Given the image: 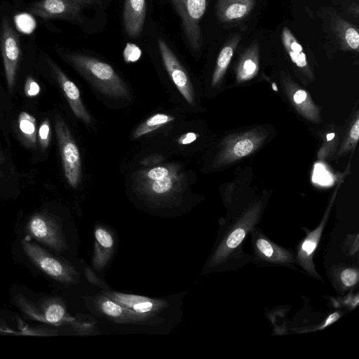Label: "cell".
Returning a JSON list of instances; mask_svg holds the SVG:
<instances>
[{"label": "cell", "mask_w": 359, "mask_h": 359, "mask_svg": "<svg viewBox=\"0 0 359 359\" xmlns=\"http://www.w3.org/2000/svg\"><path fill=\"white\" fill-rule=\"evenodd\" d=\"M133 180L138 194L159 205L177 203L185 189V175L177 164L139 170Z\"/></svg>", "instance_id": "obj_1"}, {"label": "cell", "mask_w": 359, "mask_h": 359, "mask_svg": "<svg viewBox=\"0 0 359 359\" xmlns=\"http://www.w3.org/2000/svg\"><path fill=\"white\" fill-rule=\"evenodd\" d=\"M60 55L102 94L117 99L130 98L128 86L110 65L78 53L62 52Z\"/></svg>", "instance_id": "obj_2"}, {"label": "cell", "mask_w": 359, "mask_h": 359, "mask_svg": "<svg viewBox=\"0 0 359 359\" xmlns=\"http://www.w3.org/2000/svg\"><path fill=\"white\" fill-rule=\"evenodd\" d=\"M15 301L18 308L32 320L54 325L70 323L80 334L97 332L96 327L92 323L83 322L70 316L65 303L59 298L48 297L33 302L24 296L17 295Z\"/></svg>", "instance_id": "obj_3"}, {"label": "cell", "mask_w": 359, "mask_h": 359, "mask_svg": "<svg viewBox=\"0 0 359 359\" xmlns=\"http://www.w3.org/2000/svg\"><path fill=\"white\" fill-rule=\"evenodd\" d=\"M259 212V205L252 207L225 230L217 246L210 257L205 270L215 269L230 261V258L236 254L248 231L257 222Z\"/></svg>", "instance_id": "obj_4"}, {"label": "cell", "mask_w": 359, "mask_h": 359, "mask_svg": "<svg viewBox=\"0 0 359 359\" xmlns=\"http://www.w3.org/2000/svg\"><path fill=\"white\" fill-rule=\"evenodd\" d=\"M21 245L34 265L54 280L64 284H75L79 281V273L67 262L54 257L27 239L21 241Z\"/></svg>", "instance_id": "obj_5"}, {"label": "cell", "mask_w": 359, "mask_h": 359, "mask_svg": "<svg viewBox=\"0 0 359 359\" xmlns=\"http://www.w3.org/2000/svg\"><path fill=\"white\" fill-rule=\"evenodd\" d=\"M85 273L91 283L100 288L103 295L135 313L157 316L168 306L165 300L113 290L90 268H86Z\"/></svg>", "instance_id": "obj_6"}, {"label": "cell", "mask_w": 359, "mask_h": 359, "mask_svg": "<svg viewBox=\"0 0 359 359\" xmlns=\"http://www.w3.org/2000/svg\"><path fill=\"white\" fill-rule=\"evenodd\" d=\"M55 128L65 176L69 184L76 188L82 176L81 158L70 130L58 114L55 116Z\"/></svg>", "instance_id": "obj_7"}, {"label": "cell", "mask_w": 359, "mask_h": 359, "mask_svg": "<svg viewBox=\"0 0 359 359\" xmlns=\"http://www.w3.org/2000/svg\"><path fill=\"white\" fill-rule=\"evenodd\" d=\"M179 14L190 48L198 51L203 43L200 22L207 8V0H170Z\"/></svg>", "instance_id": "obj_8"}, {"label": "cell", "mask_w": 359, "mask_h": 359, "mask_svg": "<svg viewBox=\"0 0 359 359\" xmlns=\"http://www.w3.org/2000/svg\"><path fill=\"white\" fill-rule=\"evenodd\" d=\"M102 0H39L29 10L43 19H78L84 9L102 4Z\"/></svg>", "instance_id": "obj_9"}, {"label": "cell", "mask_w": 359, "mask_h": 359, "mask_svg": "<svg viewBox=\"0 0 359 359\" xmlns=\"http://www.w3.org/2000/svg\"><path fill=\"white\" fill-rule=\"evenodd\" d=\"M26 229L33 238L56 251L60 252L67 249L60 226L48 215L34 214L27 222Z\"/></svg>", "instance_id": "obj_10"}, {"label": "cell", "mask_w": 359, "mask_h": 359, "mask_svg": "<svg viewBox=\"0 0 359 359\" xmlns=\"http://www.w3.org/2000/svg\"><path fill=\"white\" fill-rule=\"evenodd\" d=\"M0 49L7 86L10 92H12L15 83L21 51L19 37L6 18H4L1 22Z\"/></svg>", "instance_id": "obj_11"}, {"label": "cell", "mask_w": 359, "mask_h": 359, "mask_svg": "<svg viewBox=\"0 0 359 359\" xmlns=\"http://www.w3.org/2000/svg\"><path fill=\"white\" fill-rule=\"evenodd\" d=\"M93 306L98 313L117 323L151 325L163 320L158 315L141 314L126 309L102 294L93 299Z\"/></svg>", "instance_id": "obj_12"}, {"label": "cell", "mask_w": 359, "mask_h": 359, "mask_svg": "<svg viewBox=\"0 0 359 359\" xmlns=\"http://www.w3.org/2000/svg\"><path fill=\"white\" fill-rule=\"evenodd\" d=\"M158 46L163 65L175 87L184 100L193 104L194 90L186 69L163 39L158 38Z\"/></svg>", "instance_id": "obj_13"}, {"label": "cell", "mask_w": 359, "mask_h": 359, "mask_svg": "<svg viewBox=\"0 0 359 359\" xmlns=\"http://www.w3.org/2000/svg\"><path fill=\"white\" fill-rule=\"evenodd\" d=\"M264 139L263 133L253 131L229 140L215 159V165L219 166L250 154L260 145Z\"/></svg>", "instance_id": "obj_14"}, {"label": "cell", "mask_w": 359, "mask_h": 359, "mask_svg": "<svg viewBox=\"0 0 359 359\" xmlns=\"http://www.w3.org/2000/svg\"><path fill=\"white\" fill-rule=\"evenodd\" d=\"M47 62L74 115L84 123H90L92 119L83 103L77 86L51 59L48 58Z\"/></svg>", "instance_id": "obj_15"}, {"label": "cell", "mask_w": 359, "mask_h": 359, "mask_svg": "<svg viewBox=\"0 0 359 359\" xmlns=\"http://www.w3.org/2000/svg\"><path fill=\"white\" fill-rule=\"evenodd\" d=\"M94 237L92 265L94 269L102 271L107 265L113 255L115 241L110 231L100 225L95 229Z\"/></svg>", "instance_id": "obj_16"}, {"label": "cell", "mask_w": 359, "mask_h": 359, "mask_svg": "<svg viewBox=\"0 0 359 359\" xmlns=\"http://www.w3.org/2000/svg\"><path fill=\"white\" fill-rule=\"evenodd\" d=\"M255 5V0H217V17L221 22H238L249 15Z\"/></svg>", "instance_id": "obj_17"}, {"label": "cell", "mask_w": 359, "mask_h": 359, "mask_svg": "<svg viewBox=\"0 0 359 359\" xmlns=\"http://www.w3.org/2000/svg\"><path fill=\"white\" fill-rule=\"evenodd\" d=\"M146 17V0H125L123 21L128 36L137 37L141 33Z\"/></svg>", "instance_id": "obj_18"}, {"label": "cell", "mask_w": 359, "mask_h": 359, "mask_svg": "<svg viewBox=\"0 0 359 359\" xmlns=\"http://www.w3.org/2000/svg\"><path fill=\"white\" fill-rule=\"evenodd\" d=\"M328 214L327 213L320 224L313 231L308 233L302 242L297 254L299 264L311 275L320 278L315 270L312 261L313 253L319 243L322 232L325 226Z\"/></svg>", "instance_id": "obj_19"}, {"label": "cell", "mask_w": 359, "mask_h": 359, "mask_svg": "<svg viewBox=\"0 0 359 359\" xmlns=\"http://www.w3.org/2000/svg\"><path fill=\"white\" fill-rule=\"evenodd\" d=\"M254 248L259 258L270 264H290L294 260L292 253L257 233L254 238Z\"/></svg>", "instance_id": "obj_20"}, {"label": "cell", "mask_w": 359, "mask_h": 359, "mask_svg": "<svg viewBox=\"0 0 359 359\" xmlns=\"http://www.w3.org/2000/svg\"><path fill=\"white\" fill-rule=\"evenodd\" d=\"M332 29L342 50H358L359 33L357 27L335 14L332 20Z\"/></svg>", "instance_id": "obj_21"}, {"label": "cell", "mask_w": 359, "mask_h": 359, "mask_svg": "<svg viewBox=\"0 0 359 359\" xmlns=\"http://www.w3.org/2000/svg\"><path fill=\"white\" fill-rule=\"evenodd\" d=\"M281 40L292 62L305 74L310 76L311 72L303 48L287 27H284L282 30Z\"/></svg>", "instance_id": "obj_22"}, {"label": "cell", "mask_w": 359, "mask_h": 359, "mask_svg": "<svg viewBox=\"0 0 359 359\" xmlns=\"http://www.w3.org/2000/svg\"><path fill=\"white\" fill-rule=\"evenodd\" d=\"M259 45L252 43L243 53L237 68V79L245 81L253 78L259 70Z\"/></svg>", "instance_id": "obj_23"}, {"label": "cell", "mask_w": 359, "mask_h": 359, "mask_svg": "<svg viewBox=\"0 0 359 359\" xmlns=\"http://www.w3.org/2000/svg\"><path fill=\"white\" fill-rule=\"evenodd\" d=\"M240 41L239 35H234L221 49L212 74V86H216L224 76Z\"/></svg>", "instance_id": "obj_24"}, {"label": "cell", "mask_w": 359, "mask_h": 359, "mask_svg": "<svg viewBox=\"0 0 359 359\" xmlns=\"http://www.w3.org/2000/svg\"><path fill=\"white\" fill-rule=\"evenodd\" d=\"M175 118L166 114H156L141 123L133 133V138H139L172 121Z\"/></svg>", "instance_id": "obj_25"}, {"label": "cell", "mask_w": 359, "mask_h": 359, "mask_svg": "<svg viewBox=\"0 0 359 359\" xmlns=\"http://www.w3.org/2000/svg\"><path fill=\"white\" fill-rule=\"evenodd\" d=\"M18 127L24 140L30 146H35L37 138L35 118L25 111L21 112L18 117Z\"/></svg>", "instance_id": "obj_26"}, {"label": "cell", "mask_w": 359, "mask_h": 359, "mask_svg": "<svg viewBox=\"0 0 359 359\" xmlns=\"http://www.w3.org/2000/svg\"><path fill=\"white\" fill-rule=\"evenodd\" d=\"M292 101L301 113L308 118L311 120L317 119V109L304 90L297 89L292 95Z\"/></svg>", "instance_id": "obj_27"}, {"label": "cell", "mask_w": 359, "mask_h": 359, "mask_svg": "<svg viewBox=\"0 0 359 359\" xmlns=\"http://www.w3.org/2000/svg\"><path fill=\"white\" fill-rule=\"evenodd\" d=\"M14 22L18 29L24 34H31L36 27V21L29 13H22L16 15Z\"/></svg>", "instance_id": "obj_28"}, {"label": "cell", "mask_w": 359, "mask_h": 359, "mask_svg": "<svg viewBox=\"0 0 359 359\" xmlns=\"http://www.w3.org/2000/svg\"><path fill=\"white\" fill-rule=\"evenodd\" d=\"M51 137L50 125L48 118L41 123L38 130V139L41 148L46 150L50 143Z\"/></svg>", "instance_id": "obj_29"}, {"label": "cell", "mask_w": 359, "mask_h": 359, "mask_svg": "<svg viewBox=\"0 0 359 359\" xmlns=\"http://www.w3.org/2000/svg\"><path fill=\"white\" fill-rule=\"evenodd\" d=\"M341 280L346 287L353 286L358 280V271L354 269H346L341 273Z\"/></svg>", "instance_id": "obj_30"}, {"label": "cell", "mask_w": 359, "mask_h": 359, "mask_svg": "<svg viewBox=\"0 0 359 359\" xmlns=\"http://www.w3.org/2000/svg\"><path fill=\"white\" fill-rule=\"evenodd\" d=\"M141 53V50L138 46L128 43L124 49L123 57L126 62H133L140 57Z\"/></svg>", "instance_id": "obj_31"}, {"label": "cell", "mask_w": 359, "mask_h": 359, "mask_svg": "<svg viewBox=\"0 0 359 359\" xmlns=\"http://www.w3.org/2000/svg\"><path fill=\"white\" fill-rule=\"evenodd\" d=\"M39 85L32 77H27L25 84V93L28 97H34L40 93Z\"/></svg>", "instance_id": "obj_32"}, {"label": "cell", "mask_w": 359, "mask_h": 359, "mask_svg": "<svg viewBox=\"0 0 359 359\" xmlns=\"http://www.w3.org/2000/svg\"><path fill=\"white\" fill-rule=\"evenodd\" d=\"M163 158L161 155L154 154L146 157L142 161L141 163L147 167H153L156 165H158L163 161Z\"/></svg>", "instance_id": "obj_33"}, {"label": "cell", "mask_w": 359, "mask_h": 359, "mask_svg": "<svg viewBox=\"0 0 359 359\" xmlns=\"http://www.w3.org/2000/svg\"><path fill=\"white\" fill-rule=\"evenodd\" d=\"M359 137V120L357 118L355 122L351 128L349 133V141L352 144H355Z\"/></svg>", "instance_id": "obj_34"}, {"label": "cell", "mask_w": 359, "mask_h": 359, "mask_svg": "<svg viewBox=\"0 0 359 359\" xmlns=\"http://www.w3.org/2000/svg\"><path fill=\"white\" fill-rule=\"evenodd\" d=\"M197 135L194 133L189 132L182 136L177 140V143L180 144H189L194 142L197 138Z\"/></svg>", "instance_id": "obj_35"}, {"label": "cell", "mask_w": 359, "mask_h": 359, "mask_svg": "<svg viewBox=\"0 0 359 359\" xmlns=\"http://www.w3.org/2000/svg\"><path fill=\"white\" fill-rule=\"evenodd\" d=\"M339 318V314L337 312L332 313L328 316V318L326 319L325 323L320 327V329H323L328 325H331L336 320H337Z\"/></svg>", "instance_id": "obj_36"}, {"label": "cell", "mask_w": 359, "mask_h": 359, "mask_svg": "<svg viewBox=\"0 0 359 359\" xmlns=\"http://www.w3.org/2000/svg\"><path fill=\"white\" fill-rule=\"evenodd\" d=\"M348 12L356 18L359 15V8L357 4H353L350 6Z\"/></svg>", "instance_id": "obj_37"}, {"label": "cell", "mask_w": 359, "mask_h": 359, "mask_svg": "<svg viewBox=\"0 0 359 359\" xmlns=\"http://www.w3.org/2000/svg\"><path fill=\"white\" fill-rule=\"evenodd\" d=\"M4 161V156H3L1 149H0V164L3 163Z\"/></svg>", "instance_id": "obj_38"}, {"label": "cell", "mask_w": 359, "mask_h": 359, "mask_svg": "<svg viewBox=\"0 0 359 359\" xmlns=\"http://www.w3.org/2000/svg\"><path fill=\"white\" fill-rule=\"evenodd\" d=\"M272 86H273V89L274 90H277V88H276V83H273Z\"/></svg>", "instance_id": "obj_39"}]
</instances>
